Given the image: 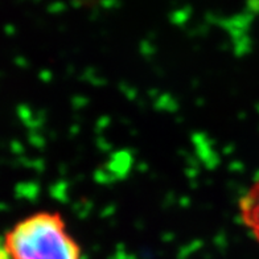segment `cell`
Wrapping results in <instances>:
<instances>
[{"label":"cell","mask_w":259,"mask_h":259,"mask_svg":"<svg viewBox=\"0 0 259 259\" xmlns=\"http://www.w3.org/2000/svg\"><path fill=\"white\" fill-rule=\"evenodd\" d=\"M11 259H82L78 242L57 211H38L21 220L4 238Z\"/></svg>","instance_id":"cell-1"},{"label":"cell","mask_w":259,"mask_h":259,"mask_svg":"<svg viewBox=\"0 0 259 259\" xmlns=\"http://www.w3.org/2000/svg\"><path fill=\"white\" fill-rule=\"evenodd\" d=\"M0 259H11L7 246H6V242H4V239L2 237H0Z\"/></svg>","instance_id":"cell-3"},{"label":"cell","mask_w":259,"mask_h":259,"mask_svg":"<svg viewBox=\"0 0 259 259\" xmlns=\"http://www.w3.org/2000/svg\"><path fill=\"white\" fill-rule=\"evenodd\" d=\"M238 215L246 230L259 243V176L239 198Z\"/></svg>","instance_id":"cell-2"}]
</instances>
